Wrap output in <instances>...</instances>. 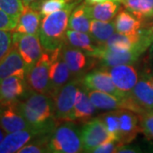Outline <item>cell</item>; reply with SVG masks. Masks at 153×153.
Wrapping results in <instances>:
<instances>
[{
	"instance_id": "obj_17",
	"label": "cell",
	"mask_w": 153,
	"mask_h": 153,
	"mask_svg": "<svg viewBox=\"0 0 153 153\" xmlns=\"http://www.w3.org/2000/svg\"><path fill=\"white\" fill-rule=\"evenodd\" d=\"M27 80L17 76L6 77L0 82V103L16 102L27 92Z\"/></svg>"
},
{
	"instance_id": "obj_29",
	"label": "cell",
	"mask_w": 153,
	"mask_h": 153,
	"mask_svg": "<svg viewBox=\"0 0 153 153\" xmlns=\"http://www.w3.org/2000/svg\"><path fill=\"white\" fill-rule=\"evenodd\" d=\"M72 1L74 0H43L38 4L30 6L37 9L41 14V16L44 17L64 9Z\"/></svg>"
},
{
	"instance_id": "obj_3",
	"label": "cell",
	"mask_w": 153,
	"mask_h": 153,
	"mask_svg": "<svg viewBox=\"0 0 153 153\" xmlns=\"http://www.w3.org/2000/svg\"><path fill=\"white\" fill-rule=\"evenodd\" d=\"M142 38L139 44L130 49H114L100 44L94 51L88 54V57L97 59L100 63L105 68H110L117 65H132L149 49L153 41L146 31L141 27Z\"/></svg>"
},
{
	"instance_id": "obj_13",
	"label": "cell",
	"mask_w": 153,
	"mask_h": 153,
	"mask_svg": "<svg viewBox=\"0 0 153 153\" xmlns=\"http://www.w3.org/2000/svg\"><path fill=\"white\" fill-rule=\"evenodd\" d=\"M117 115L119 119L118 141L123 144H129L136 138L140 128L139 115L128 109H118Z\"/></svg>"
},
{
	"instance_id": "obj_23",
	"label": "cell",
	"mask_w": 153,
	"mask_h": 153,
	"mask_svg": "<svg viewBox=\"0 0 153 153\" xmlns=\"http://www.w3.org/2000/svg\"><path fill=\"white\" fill-rule=\"evenodd\" d=\"M116 32L123 34H135L140 31L143 22L129 11L120 10L114 19Z\"/></svg>"
},
{
	"instance_id": "obj_5",
	"label": "cell",
	"mask_w": 153,
	"mask_h": 153,
	"mask_svg": "<svg viewBox=\"0 0 153 153\" xmlns=\"http://www.w3.org/2000/svg\"><path fill=\"white\" fill-rule=\"evenodd\" d=\"M127 109L138 115L152 111L153 109V87L148 75L141 76L126 98Z\"/></svg>"
},
{
	"instance_id": "obj_38",
	"label": "cell",
	"mask_w": 153,
	"mask_h": 153,
	"mask_svg": "<svg viewBox=\"0 0 153 153\" xmlns=\"http://www.w3.org/2000/svg\"><path fill=\"white\" fill-rule=\"evenodd\" d=\"M105 1H117L122 4V0H85V3L88 4H99V3H103Z\"/></svg>"
},
{
	"instance_id": "obj_34",
	"label": "cell",
	"mask_w": 153,
	"mask_h": 153,
	"mask_svg": "<svg viewBox=\"0 0 153 153\" xmlns=\"http://www.w3.org/2000/svg\"><path fill=\"white\" fill-rule=\"evenodd\" d=\"M17 26V22L8 16L4 11L0 8V30L13 32Z\"/></svg>"
},
{
	"instance_id": "obj_21",
	"label": "cell",
	"mask_w": 153,
	"mask_h": 153,
	"mask_svg": "<svg viewBox=\"0 0 153 153\" xmlns=\"http://www.w3.org/2000/svg\"><path fill=\"white\" fill-rule=\"evenodd\" d=\"M61 54L71 74H80L87 66L88 60L86 54L82 50L74 48L66 43L61 47Z\"/></svg>"
},
{
	"instance_id": "obj_4",
	"label": "cell",
	"mask_w": 153,
	"mask_h": 153,
	"mask_svg": "<svg viewBox=\"0 0 153 153\" xmlns=\"http://www.w3.org/2000/svg\"><path fill=\"white\" fill-rule=\"evenodd\" d=\"M83 152L81 132L71 123L66 121L55 127L48 140V152L78 153Z\"/></svg>"
},
{
	"instance_id": "obj_7",
	"label": "cell",
	"mask_w": 153,
	"mask_h": 153,
	"mask_svg": "<svg viewBox=\"0 0 153 153\" xmlns=\"http://www.w3.org/2000/svg\"><path fill=\"white\" fill-rule=\"evenodd\" d=\"M51 53L52 52L45 50L27 75V82L33 90L49 96H51L49 80Z\"/></svg>"
},
{
	"instance_id": "obj_30",
	"label": "cell",
	"mask_w": 153,
	"mask_h": 153,
	"mask_svg": "<svg viewBox=\"0 0 153 153\" xmlns=\"http://www.w3.org/2000/svg\"><path fill=\"white\" fill-rule=\"evenodd\" d=\"M100 119L104 123L105 126L107 129V131L112 137L114 140L118 141V134H119V119L117 111L115 110L107 113L101 115ZM119 142V141H118Z\"/></svg>"
},
{
	"instance_id": "obj_33",
	"label": "cell",
	"mask_w": 153,
	"mask_h": 153,
	"mask_svg": "<svg viewBox=\"0 0 153 153\" xmlns=\"http://www.w3.org/2000/svg\"><path fill=\"white\" fill-rule=\"evenodd\" d=\"M140 124L142 132L148 138L153 139V112H146L139 115Z\"/></svg>"
},
{
	"instance_id": "obj_31",
	"label": "cell",
	"mask_w": 153,
	"mask_h": 153,
	"mask_svg": "<svg viewBox=\"0 0 153 153\" xmlns=\"http://www.w3.org/2000/svg\"><path fill=\"white\" fill-rule=\"evenodd\" d=\"M0 8L8 16L16 20H18L24 10L25 4L22 0H0Z\"/></svg>"
},
{
	"instance_id": "obj_27",
	"label": "cell",
	"mask_w": 153,
	"mask_h": 153,
	"mask_svg": "<svg viewBox=\"0 0 153 153\" xmlns=\"http://www.w3.org/2000/svg\"><path fill=\"white\" fill-rule=\"evenodd\" d=\"M113 22L91 20L89 34L99 44H104L115 33Z\"/></svg>"
},
{
	"instance_id": "obj_20",
	"label": "cell",
	"mask_w": 153,
	"mask_h": 153,
	"mask_svg": "<svg viewBox=\"0 0 153 153\" xmlns=\"http://www.w3.org/2000/svg\"><path fill=\"white\" fill-rule=\"evenodd\" d=\"M95 108L96 107L94 105L88 95V92L78 88L71 121H77L84 123H87L94 114Z\"/></svg>"
},
{
	"instance_id": "obj_12",
	"label": "cell",
	"mask_w": 153,
	"mask_h": 153,
	"mask_svg": "<svg viewBox=\"0 0 153 153\" xmlns=\"http://www.w3.org/2000/svg\"><path fill=\"white\" fill-rule=\"evenodd\" d=\"M0 126L6 134L23 129H33L18 111L16 102L0 103Z\"/></svg>"
},
{
	"instance_id": "obj_32",
	"label": "cell",
	"mask_w": 153,
	"mask_h": 153,
	"mask_svg": "<svg viewBox=\"0 0 153 153\" xmlns=\"http://www.w3.org/2000/svg\"><path fill=\"white\" fill-rule=\"evenodd\" d=\"M13 45L11 31L0 30V60L10 50Z\"/></svg>"
},
{
	"instance_id": "obj_16",
	"label": "cell",
	"mask_w": 153,
	"mask_h": 153,
	"mask_svg": "<svg viewBox=\"0 0 153 153\" xmlns=\"http://www.w3.org/2000/svg\"><path fill=\"white\" fill-rule=\"evenodd\" d=\"M38 132L34 129H23L7 134L0 143V153L18 152L24 146L30 142L34 137H40Z\"/></svg>"
},
{
	"instance_id": "obj_2",
	"label": "cell",
	"mask_w": 153,
	"mask_h": 153,
	"mask_svg": "<svg viewBox=\"0 0 153 153\" xmlns=\"http://www.w3.org/2000/svg\"><path fill=\"white\" fill-rule=\"evenodd\" d=\"M80 3L81 0H74L64 9L43 17L38 36L44 50L52 52L65 44L69 17L71 11Z\"/></svg>"
},
{
	"instance_id": "obj_22",
	"label": "cell",
	"mask_w": 153,
	"mask_h": 153,
	"mask_svg": "<svg viewBox=\"0 0 153 153\" xmlns=\"http://www.w3.org/2000/svg\"><path fill=\"white\" fill-rule=\"evenodd\" d=\"M88 95L94 105L99 110L115 111L118 109H126V99H119L112 94L98 91L90 90Z\"/></svg>"
},
{
	"instance_id": "obj_42",
	"label": "cell",
	"mask_w": 153,
	"mask_h": 153,
	"mask_svg": "<svg viewBox=\"0 0 153 153\" xmlns=\"http://www.w3.org/2000/svg\"><path fill=\"white\" fill-rule=\"evenodd\" d=\"M148 76H149L150 82H151V83H152V85L153 87V74L152 75H148Z\"/></svg>"
},
{
	"instance_id": "obj_24",
	"label": "cell",
	"mask_w": 153,
	"mask_h": 153,
	"mask_svg": "<svg viewBox=\"0 0 153 153\" xmlns=\"http://www.w3.org/2000/svg\"><path fill=\"white\" fill-rule=\"evenodd\" d=\"M65 43L84 51L86 55L94 51L100 45L90 34L88 35V33L77 32L71 29H67L66 31Z\"/></svg>"
},
{
	"instance_id": "obj_37",
	"label": "cell",
	"mask_w": 153,
	"mask_h": 153,
	"mask_svg": "<svg viewBox=\"0 0 153 153\" xmlns=\"http://www.w3.org/2000/svg\"><path fill=\"white\" fill-rule=\"evenodd\" d=\"M145 22V24L143 23L142 27L146 29V31L147 32L149 36L153 40V18L151 19V20H148V21H146V22Z\"/></svg>"
},
{
	"instance_id": "obj_14",
	"label": "cell",
	"mask_w": 153,
	"mask_h": 153,
	"mask_svg": "<svg viewBox=\"0 0 153 153\" xmlns=\"http://www.w3.org/2000/svg\"><path fill=\"white\" fill-rule=\"evenodd\" d=\"M11 76H20L27 80L25 62L16 48L13 45L8 54L0 60V82Z\"/></svg>"
},
{
	"instance_id": "obj_10",
	"label": "cell",
	"mask_w": 153,
	"mask_h": 153,
	"mask_svg": "<svg viewBox=\"0 0 153 153\" xmlns=\"http://www.w3.org/2000/svg\"><path fill=\"white\" fill-rule=\"evenodd\" d=\"M84 87L90 90H98L112 94L119 99H126L128 94L120 91L112 81L108 70H94L88 72L82 78Z\"/></svg>"
},
{
	"instance_id": "obj_15",
	"label": "cell",
	"mask_w": 153,
	"mask_h": 153,
	"mask_svg": "<svg viewBox=\"0 0 153 153\" xmlns=\"http://www.w3.org/2000/svg\"><path fill=\"white\" fill-rule=\"evenodd\" d=\"M108 70L117 88L123 93L128 94L138 82V73L132 65H117Z\"/></svg>"
},
{
	"instance_id": "obj_9",
	"label": "cell",
	"mask_w": 153,
	"mask_h": 153,
	"mask_svg": "<svg viewBox=\"0 0 153 153\" xmlns=\"http://www.w3.org/2000/svg\"><path fill=\"white\" fill-rule=\"evenodd\" d=\"M78 88L77 81L67 82L53 97L55 100V119L57 122L71 121Z\"/></svg>"
},
{
	"instance_id": "obj_41",
	"label": "cell",
	"mask_w": 153,
	"mask_h": 153,
	"mask_svg": "<svg viewBox=\"0 0 153 153\" xmlns=\"http://www.w3.org/2000/svg\"><path fill=\"white\" fill-rule=\"evenodd\" d=\"M149 57L151 59H153V43L149 47Z\"/></svg>"
},
{
	"instance_id": "obj_39",
	"label": "cell",
	"mask_w": 153,
	"mask_h": 153,
	"mask_svg": "<svg viewBox=\"0 0 153 153\" xmlns=\"http://www.w3.org/2000/svg\"><path fill=\"white\" fill-rule=\"evenodd\" d=\"M25 5H33L35 4H38L39 2L43 1V0H22Z\"/></svg>"
},
{
	"instance_id": "obj_28",
	"label": "cell",
	"mask_w": 153,
	"mask_h": 153,
	"mask_svg": "<svg viewBox=\"0 0 153 153\" xmlns=\"http://www.w3.org/2000/svg\"><path fill=\"white\" fill-rule=\"evenodd\" d=\"M142 38L141 29L139 33L135 34H123V33H114L111 38L105 42L104 45L114 49H130L135 46L140 42Z\"/></svg>"
},
{
	"instance_id": "obj_19",
	"label": "cell",
	"mask_w": 153,
	"mask_h": 153,
	"mask_svg": "<svg viewBox=\"0 0 153 153\" xmlns=\"http://www.w3.org/2000/svg\"><path fill=\"white\" fill-rule=\"evenodd\" d=\"M121 9V3L117 1H105L95 4H86V10L89 18L91 20L103 22L111 21L116 17Z\"/></svg>"
},
{
	"instance_id": "obj_6",
	"label": "cell",
	"mask_w": 153,
	"mask_h": 153,
	"mask_svg": "<svg viewBox=\"0 0 153 153\" xmlns=\"http://www.w3.org/2000/svg\"><path fill=\"white\" fill-rule=\"evenodd\" d=\"M13 46L16 47L26 65L27 75L33 66L41 57L43 46L41 44L38 33L24 34L14 32L12 33Z\"/></svg>"
},
{
	"instance_id": "obj_35",
	"label": "cell",
	"mask_w": 153,
	"mask_h": 153,
	"mask_svg": "<svg viewBox=\"0 0 153 153\" xmlns=\"http://www.w3.org/2000/svg\"><path fill=\"white\" fill-rule=\"evenodd\" d=\"M120 145H123L122 143L118 142L117 140H111L107 142L101 144L94 150L93 152L95 153H112L117 152V149Z\"/></svg>"
},
{
	"instance_id": "obj_18",
	"label": "cell",
	"mask_w": 153,
	"mask_h": 153,
	"mask_svg": "<svg viewBox=\"0 0 153 153\" xmlns=\"http://www.w3.org/2000/svg\"><path fill=\"white\" fill-rule=\"evenodd\" d=\"M42 16L39 11L30 5H25L14 32L24 34H37L39 31Z\"/></svg>"
},
{
	"instance_id": "obj_36",
	"label": "cell",
	"mask_w": 153,
	"mask_h": 153,
	"mask_svg": "<svg viewBox=\"0 0 153 153\" xmlns=\"http://www.w3.org/2000/svg\"><path fill=\"white\" fill-rule=\"evenodd\" d=\"M140 149L134 146H126V145H120L118 148L117 149V152H116L118 153H135V152H140Z\"/></svg>"
},
{
	"instance_id": "obj_11",
	"label": "cell",
	"mask_w": 153,
	"mask_h": 153,
	"mask_svg": "<svg viewBox=\"0 0 153 153\" xmlns=\"http://www.w3.org/2000/svg\"><path fill=\"white\" fill-rule=\"evenodd\" d=\"M71 74V71L61 54V48L52 51L49 66V80L52 97H54L60 88L67 83Z\"/></svg>"
},
{
	"instance_id": "obj_26",
	"label": "cell",
	"mask_w": 153,
	"mask_h": 153,
	"mask_svg": "<svg viewBox=\"0 0 153 153\" xmlns=\"http://www.w3.org/2000/svg\"><path fill=\"white\" fill-rule=\"evenodd\" d=\"M91 19L89 18L86 10L85 2L80 5L76 6L71 11L68 22V29L89 33Z\"/></svg>"
},
{
	"instance_id": "obj_1",
	"label": "cell",
	"mask_w": 153,
	"mask_h": 153,
	"mask_svg": "<svg viewBox=\"0 0 153 153\" xmlns=\"http://www.w3.org/2000/svg\"><path fill=\"white\" fill-rule=\"evenodd\" d=\"M16 101V108L34 130L42 135H49L55 128V105L52 96L34 90Z\"/></svg>"
},
{
	"instance_id": "obj_25",
	"label": "cell",
	"mask_w": 153,
	"mask_h": 153,
	"mask_svg": "<svg viewBox=\"0 0 153 153\" xmlns=\"http://www.w3.org/2000/svg\"><path fill=\"white\" fill-rule=\"evenodd\" d=\"M122 4L143 22L153 18V0H122Z\"/></svg>"
},
{
	"instance_id": "obj_43",
	"label": "cell",
	"mask_w": 153,
	"mask_h": 153,
	"mask_svg": "<svg viewBox=\"0 0 153 153\" xmlns=\"http://www.w3.org/2000/svg\"><path fill=\"white\" fill-rule=\"evenodd\" d=\"M152 112H153V109H152Z\"/></svg>"
},
{
	"instance_id": "obj_8",
	"label": "cell",
	"mask_w": 153,
	"mask_h": 153,
	"mask_svg": "<svg viewBox=\"0 0 153 153\" xmlns=\"http://www.w3.org/2000/svg\"><path fill=\"white\" fill-rule=\"evenodd\" d=\"M81 136L84 152H93L101 144L114 140L100 117L85 123L81 130Z\"/></svg>"
},
{
	"instance_id": "obj_40",
	"label": "cell",
	"mask_w": 153,
	"mask_h": 153,
	"mask_svg": "<svg viewBox=\"0 0 153 153\" xmlns=\"http://www.w3.org/2000/svg\"><path fill=\"white\" fill-rule=\"evenodd\" d=\"M7 134H6V132L2 128V127L0 126V143L3 141V140L4 139V137H5V135Z\"/></svg>"
}]
</instances>
